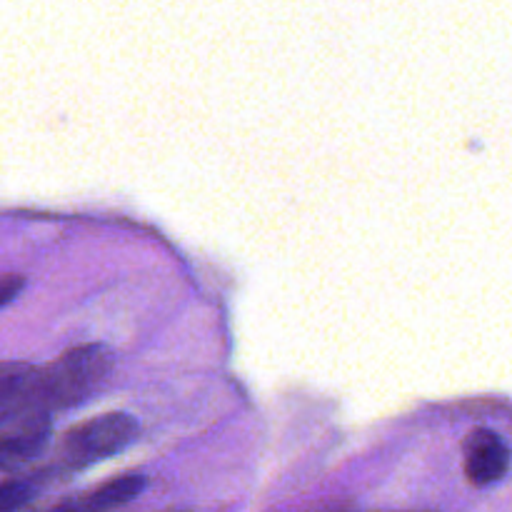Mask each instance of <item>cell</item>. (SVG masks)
I'll return each instance as SVG.
<instances>
[{"label": "cell", "mask_w": 512, "mask_h": 512, "mask_svg": "<svg viewBox=\"0 0 512 512\" xmlns=\"http://www.w3.org/2000/svg\"><path fill=\"white\" fill-rule=\"evenodd\" d=\"M113 368V353L105 345L85 343L70 348L48 368H38V403L45 413L73 408L98 390Z\"/></svg>", "instance_id": "6da1fadb"}, {"label": "cell", "mask_w": 512, "mask_h": 512, "mask_svg": "<svg viewBox=\"0 0 512 512\" xmlns=\"http://www.w3.org/2000/svg\"><path fill=\"white\" fill-rule=\"evenodd\" d=\"M138 420L128 413H103L68 430L60 445V460L68 468H85L123 453L138 440Z\"/></svg>", "instance_id": "7a4b0ae2"}, {"label": "cell", "mask_w": 512, "mask_h": 512, "mask_svg": "<svg viewBox=\"0 0 512 512\" xmlns=\"http://www.w3.org/2000/svg\"><path fill=\"white\" fill-rule=\"evenodd\" d=\"M48 420L38 403V368L28 363H0V433Z\"/></svg>", "instance_id": "3957f363"}, {"label": "cell", "mask_w": 512, "mask_h": 512, "mask_svg": "<svg viewBox=\"0 0 512 512\" xmlns=\"http://www.w3.org/2000/svg\"><path fill=\"white\" fill-rule=\"evenodd\" d=\"M510 450L508 443L490 428H475L463 440L465 478L475 488L498 485L508 475Z\"/></svg>", "instance_id": "277c9868"}, {"label": "cell", "mask_w": 512, "mask_h": 512, "mask_svg": "<svg viewBox=\"0 0 512 512\" xmlns=\"http://www.w3.org/2000/svg\"><path fill=\"white\" fill-rule=\"evenodd\" d=\"M143 490V475H118V478L98 485L95 490L63 500V503L55 505L50 512H113L128 505L130 500L138 498Z\"/></svg>", "instance_id": "5b68a950"}, {"label": "cell", "mask_w": 512, "mask_h": 512, "mask_svg": "<svg viewBox=\"0 0 512 512\" xmlns=\"http://www.w3.org/2000/svg\"><path fill=\"white\" fill-rule=\"evenodd\" d=\"M48 435V420H35V423L23 425V428L0 433V468H10V465L35 458L43 450Z\"/></svg>", "instance_id": "8992f818"}, {"label": "cell", "mask_w": 512, "mask_h": 512, "mask_svg": "<svg viewBox=\"0 0 512 512\" xmlns=\"http://www.w3.org/2000/svg\"><path fill=\"white\" fill-rule=\"evenodd\" d=\"M40 478H15L0 483V512H15L38 495Z\"/></svg>", "instance_id": "52a82bcc"}, {"label": "cell", "mask_w": 512, "mask_h": 512, "mask_svg": "<svg viewBox=\"0 0 512 512\" xmlns=\"http://www.w3.org/2000/svg\"><path fill=\"white\" fill-rule=\"evenodd\" d=\"M25 288L23 275H0V308H5L8 303H13L20 295V290Z\"/></svg>", "instance_id": "ba28073f"}, {"label": "cell", "mask_w": 512, "mask_h": 512, "mask_svg": "<svg viewBox=\"0 0 512 512\" xmlns=\"http://www.w3.org/2000/svg\"><path fill=\"white\" fill-rule=\"evenodd\" d=\"M168 512H190V510H168Z\"/></svg>", "instance_id": "9c48e42d"}]
</instances>
